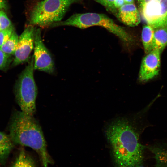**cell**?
I'll use <instances>...</instances> for the list:
<instances>
[{"mask_svg":"<svg viewBox=\"0 0 167 167\" xmlns=\"http://www.w3.org/2000/svg\"><path fill=\"white\" fill-rule=\"evenodd\" d=\"M105 135L116 167H144L146 146L140 143L138 131L128 120L120 118L113 122Z\"/></svg>","mask_w":167,"mask_h":167,"instance_id":"6da1fadb","label":"cell"},{"mask_svg":"<svg viewBox=\"0 0 167 167\" xmlns=\"http://www.w3.org/2000/svg\"><path fill=\"white\" fill-rule=\"evenodd\" d=\"M9 128V135L15 144L27 146L35 150L44 167L52 163L41 128L33 116L21 111L14 112Z\"/></svg>","mask_w":167,"mask_h":167,"instance_id":"7a4b0ae2","label":"cell"},{"mask_svg":"<svg viewBox=\"0 0 167 167\" xmlns=\"http://www.w3.org/2000/svg\"><path fill=\"white\" fill-rule=\"evenodd\" d=\"M62 26H72L81 29L93 26H100L116 35L126 46H130L134 42L133 37L125 28L117 24L112 19L103 14H75L65 20L52 23L49 27Z\"/></svg>","mask_w":167,"mask_h":167,"instance_id":"3957f363","label":"cell"},{"mask_svg":"<svg viewBox=\"0 0 167 167\" xmlns=\"http://www.w3.org/2000/svg\"><path fill=\"white\" fill-rule=\"evenodd\" d=\"M81 0H43L37 2L29 13V25L49 26L61 21L70 6Z\"/></svg>","mask_w":167,"mask_h":167,"instance_id":"277c9868","label":"cell"},{"mask_svg":"<svg viewBox=\"0 0 167 167\" xmlns=\"http://www.w3.org/2000/svg\"><path fill=\"white\" fill-rule=\"evenodd\" d=\"M33 55L28 65L20 75L15 87L16 101L21 111L31 116L36 112L38 90L33 75Z\"/></svg>","mask_w":167,"mask_h":167,"instance_id":"5b68a950","label":"cell"},{"mask_svg":"<svg viewBox=\"0 0 167 167\" xmlns=\"http://www.w3.org/2000/svg\"><path fill=\"white\" fill-rule=\"evenodd\" d=\"M141 15L154 29L167 27V0H138Z\"/></svg>","mask_w":167,"mask_h":167,"instance_id":"8992f818","label":"cell"},{"mask_svg":"<svg viewBox=\"0 0 167 167\" xmlns=\"http://www.w3.org/2000/svg\"><path fill=\"white\" fill-rule=\"evenodd\" d=\"M34 70L52 73L54 70V64L49 52L44 44L41 35L40 28H36L34 37Z\"/></svg>","mask_w":167,"mask_h":167,"instance_id":"52a82bcc","label":"cell"},{"mask_svg":"<svg viewBox=\"0 0 167 167\" xmlns=\"http://www.w3.org/2000/svg\"><path fill=\"white\" fill-rule=\"evenodd\" d=\"M36 27L28 25L19 37L12 65L16 66L27 62L34 48V37Z\"/></svg>","mask_w":167,"mask_h":167,"instance_id":"ba28073f","label":"cell"},{"mask_svg":"<svg viewBox=\"0 0 167 167\" xmlns=\"http://www.w3.org/2000/svg\"><path fill=\"white\" fill-rule=\"evenodd\" d=\"M161 53L158 50H153L143 58L139 74L140 81H147L158 75L160 67Z\"/></svg>","mask_w":167,"mask_h":167,"instance_id":"9c48e42d","label":"cell"},{"mask_svg":"<svg viewBox=\"0 0 167 167\" xmlns=\"http://www.w3.org/2000/svg\"><path fill=\"white\" fill-rule=\"evenodd\" d=\"M116 17L129 27H135L140 22V14L134 3L124 4L118 10Z\"/></svg>","mask_w":167,"mask_h":167,"instance_id":"30bf717a","label":"cell"},{"mask_svg":"<svg viewBox=\"0 0 167 167\" xmlns=\"http://www.w3.org/2000/svg\"><path fill=\"white\" fill-rule=\"evenodd\" d=\"M146 148L153 155L154 167H167V141L156 142Z\"/></svg>","mask_w":167,"mask_h":167,"instance_id":"8fae6325","label":"cell"},{"mask_svg":"<svg viewBox=\"0 0 167 167\" xmlns=\"http://www.w3.org/2000/svg\"><path fill=\"white\" fill-rule=\"evenodd\" d=\"M14 145L9 135L0 132V162L5 163Z\"/></svg>","mask_w":167,"mask_h":167,"instance_id":"7c38bea8","label":"cell"},{"mask_svg":"<svg viewBox=\"0 0 167 167\" xmlns=\"http://www.w3.org/2000/svg\"><path fill=\"white\" fill-rule=\"evenodd\" d=\"M167 45V27L154 29L153 43V50L161 53Z\"/></svg>","mask_w":167,"mask_h":167,"instance_id":"4fadbf2b","label":"cell"},{"mask_svg":"<svg viewBox=\"0 0 167 167\" xmlns=\"http://www.w3.org/2000/svg\"><path fill=\"white\" fill-rule=\"evenodd\" d=\"M154 29L147 24L143 28L141 39L144 51L147 54L153 50V43Z\"/></svg>","mask_w":167,"mask_h":167,"instance_id":"5bb4252c","label":"cell"},{"mask_svg":"<svg viewBox=\"0 0 167 167\" xmlns=\"http://www.w3.org/2000/svg\"><path fill=\"white\" fill-rule=\"evenodd\" d=\"M11 167H36L34 161L23 148Z\"/></svg>","mask_w":167,"mask_h":167,"instance_id":"9a60e30c","label":"cell"},{"mask_svg":"<svg viewBox=\"0 0 167 167\" xmlns=\"http://www.w3.org/2000/svg\"><path fill=\"white\" fill-rule=\"evenodd\" d=\"M19 37L15 30L8 39L0 47L4 53L10 55H14L18 43Z\"/></svg>","mask_w":167,"mask_h":167,"instance_id":"2e32d148","label":"cell"},{"mask_svg":"<svg viewBox=\"0 0 167 167\" xmlns=\"http://www.w3.org/2000/svg\"><path fill=\"white\" fill-rule=\"evenodd\" d=\"M13 25L6 14L0 11V31L7 29Z\"/></svg>","mask_w":167,"mask_h":167,"instance_id":"e0dca14e","label":"cell"},{"mask_svg":"<svg viewBox=\"0 0 167 167\" xmlns=\"http://www.w3.org/2000/svg\"><path fill=\"white\" fill-rule=\"evenodd\" d=\"M14 30L13 26L0 31V47L10 38Z\"/></svg>","mask_w":167,"mask_h":167,"instance_id":"ac0fdd59","label":"cell"},{"mask_svg":"<svg viewBox=\"0 0 167 167\" xmlns=\"http://www.w3.org/2000/svg\"><path fill=\"white\" fill-rule=\"evenodd\" d=\"M104 6L108 11L116 16V13L114 8V3L115 0H92Z\"/></svg>","mask_w":167,"mask_h":167,"instance_id":"d6986e66","label":"cell"},{"mask_svg":"<svg viewBox=\"0 0 167 167\" xmlns=\"http://www.w3.org/2000/svg\"><path fill=\"white\" fill-rule=\"evenodd\" d=\"M11 55L3 52L0 49V69L5 68L11 61Z\"/></svg>","mask_w":167,"mask_h":167,"instance_id":"ffe728a7","label":"cell"},{"mask_svg":"<svg viewBox=\"0 0 167 167\" xmlns=\"http://www.w3.org/2000/svg\"><path fill=\"white\" fill-rule=\"evenodd\" d=\"M125 2L124 0H115L114 3V8L116 13V17L118 9L122 6Z\"/></svg>","mask_w":167,"mask_h":167,"instance_id":"44dd1931","label":"cell"},{"mask_svg":"<svg viewBox=\"0 0 167 167\" xmlns=\"http://www.w3.org/2000/svg\"><path fill=\"white\" fill-rule=\"evenodd\" d=\"M6 3L4 0H0V9L6 7Z\"/></svg>","mask_w":167,"mask_h":167,"instance_id":"7402d4cb","label":"cell"},{"mask_svg":"<svg viewBox=\"0 0 167 167\" xmlns=\"http://www.w3.org/2000/svg\"><path fill=\"white\" fill-rule=\"evenodd\" d=\"M125 4L134 3V0H124Z\"/></svg>","mask_w":167,"mask_h":167,"instance_id":"603a6c76","label":"cell"}]
</instances>
